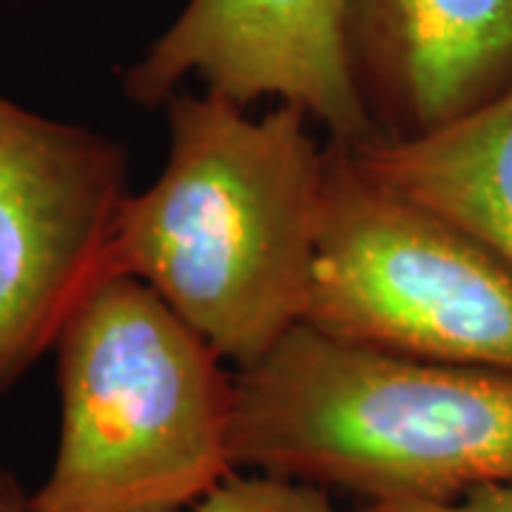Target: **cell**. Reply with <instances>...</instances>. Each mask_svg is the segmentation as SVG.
I'll use <instances>...</instances> for the list:
<instances>
[{"label":"cell","mask_w":512,"mask_h":512,"mask_svg":"<svg viewBox=\"0 0 512 512\" xmlns=\"http://www.w3.org/2000/svg\"><path fill=\"white\" fill-rule=\"evenodd\" d=\"M214 92L168 100V160L128 194L103 276H131L237 370L305 322L325 148L308 114L262 117Z\"/></svg>","instance_id":"obj_1"},{"label":"cell","mask_w":512,"mask_h":512,"mask_svg":"<svg viewBox=\"0 0 512 512\" xmlns=\"http://www.w3.org/2000/svg\"><path fill=\"white\" fill-rule=\"evenodd\" d=\"M231 461L350 495L359 512H436L512 487V373L353 348L308 325L234 373Z\"/></svg>","instance_id":"obj_2"},{"label":"cell","mask_w":512,"mask_h":512,"mask_svg":"<svg viewBox=\"0 0 512 512\" xmlns=\"http://www.w3.org/2000/svg\"><path fill=\"white\" fill-rule=\"evenodd\" d=\"M55 353L60 436L32 512H188L237 470L234 376L143 282L97 279Z\"/></svg>","instance_id":"obj_3"},{"label":"cell","mask_w":512,"mask_h":512,"mask_svg":"<svg viewBox=\"0 0 512 512\" xmlns=\"http://www.w3.org/2000/svg\"><path fill=\"white\" fill-rule=\"evenodd\" d=\"M302 325L353 348L512 373V268L330 140Z\"/></svg>","instance_id":"obj_4"},{"label":"cell","mask_w":512,"mask_h":512,"mask_svg":"<svg viewBox=\"0 0 512 512\" xmlns=\"http://www.w3.org/2000/svg\"><path fill=\"white\" fill-rule=\"evenodd\" d=\"M126 197L111 137L0 97V393L100 279Z\"/></svg>","instance_id":"obj_5"},{"label":"cell","mask_w":512,"mask_h":512,"mask_svg":"<svg viewBox=\"0 0 512 512\" xmlns=\"http://www.w3.org/2000/svg\"><path fill=\"white\" fill-rule=\"evenodd\" d=\"M348 0H188L126 72V94L168 103L185 80L234 103L274 97L302 109L333 143L376 140L348 55Z\"/></svg>","instance_id":"obj_6"},{"label":"cell","mask_w":512,"mask_h":512,"mask_svg":"<svg viewBox=\"0 0 512 512\" xmlns=\"http://www.w3.org/2000/svg\"><path fill=\"white\" fill-rule=\"evenodd\" d=\"M348 55L376 140H410L512 86V0H348Z\"/></svg>","instance_id":"obj_7"},{"label":"cell","mask_w":512,"mask_h":512,"mask_svg":"<svg viewBox=\"0 0 512 512\" xmlns=\"http://www.w3.org/2000/svg\"><path fill=\"white\" fill-rule=\"evenodd\" d=\"M350 151L373 180L458 225L512 268V86L436 131Z\"/></svg>","instance_id":"obj_8"},{"label":"cell","mask_w":512,"mask_h":512,"mask_svg":"<svg viewBox=\"0 0 512 512\" xmlns=\"http://www.w3.org/2000/svg\"><path fill=\"white\" fill-rule=\"evenodd\" d=\"M188 512H339L325 487L234 470Z\"/></svg>","instance_id":"obj_9"},{"label":"cell","mask_w":512,"mask_h":512,"mask_svg":"<svg viewBox=\"0 0 512 512\" xmlns=\"http://www.w3.org/2000/svg\"><path fill=\"white\" fill-rule=\"evenodd\" d=\"M436 512H512V487H481L453 507Z\"/></svg>","instance_id":"obj_10"},{"label":"cell","mask_w":512,"mask_h":512,"mask_svg":"<svg viewBox=\"0 0 512 512\" xmlns=\"http://www.w3.org/2000/svg\"><path fill=\"white\" fill-rule=\"evenodd\" d=\"M0 512H32V493H26L18 478L3 470H0Z\"/></svg>","instance_id":"obj_11"}]
</instances>
